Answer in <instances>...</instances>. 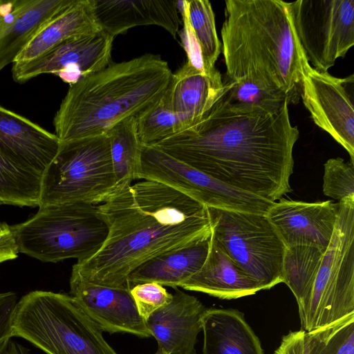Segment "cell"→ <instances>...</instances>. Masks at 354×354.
<instances>
[{
	"instance_id": "17",
	"label": "cell",
	"mask_w": 354,
	"mask_h": 354,
	"mask_svg": "<svg viewBox=\"0 0 354 354\" xmlns=\"http://www.w3.org/2000/svg\"><path fill=\"white\" fill-rule=\"evenodd\" d=\"M171 300L146 321V325L167 354H196L198 335L207 310L196 297L174 288Z\"/></svg>"
},
{
	"instance_id": "33",
	"label": "cell",
	"mask_w": 354,
	"mask_h": 354,
	"mask_svg": "<svg viewBox=\"0 0 354 354\" xmlns=\"http://www.w3.org/2000/svg\"><path fill=\"white\" fill-rule=\"evenodd\" d=\"M17 304L16 293H0V345L12 337V325Z\"/></svg>"
},
{
	"instance_id": "4",
	"label": "cell",
	"mask_w": 354,
	"mask_h": 354,
	"mask_svg": "<svg viewBox=\"0 0 354 354\" xmlns=\"http://www.w3.org/2000/svg\"><path fill=\"white\" fill-rule=\"evenodd\" d=\"M172 72L159 55L111 62L69 86L54 118L61 144L104 134L116 124L137 118L165 93Z\"/></svg>"
},
{
	"instance_id": "3",
	"label": "cell",
	"mask_w": 354,
	"mask_h": 354,
	"mask_svg": "<svg viewBox=\"0 0 354 354\" xmlns=\"http://www.w3.org/2000/svg\"><path fill=\"white\" fill-rule=\"evenodd\" d=\"M221 29L227 80L250 82L296 104L310 65L297 37L288 2L227 0Z\"/></svg>"
},
{
	"instance_id": "2",
	"label": "cell",
	"mask_w": 354,
	"mask_h": 354,
	"mask_svg": "<svg viewBox=\"0 0 354 354\" xmlns=\"http://www.w3.org/2000/svg\"><path fill=\"white\" fill-rule=\"evenodd\" d=\"M97 207L109 225L107 237L72 268L101 286L131 289L128 277L138 266L212 234L205 205L154 180L117 185Z\"/></svg>"
},
{
	"instance_id": "37",
	"label": "cell",
	"mask_w": 354,
	"mask_h": 354,
	"mask_svg": "<svg viewBox=\"0 0 354 354\" xmlns=\"http://www.w3.org/2000/svg\"><path fill=\"white\" fill-rule=\"evenodd\" d=\"M153 354H167V353H165L164 351H162L161 348H158L157 351Z\"/></svg>"
},
{
	"instance_id": "24",
	"label": "cell",
	"mask_w": 354,
	"mask_h": 354,
	"mask_svg": "<svg viewBox=\"0 0 354 354\" xmlns=\"http://www.w3.org/2000/svg\"><path fill=\"white\" fill-rule=\"evenodd\" d=\"M210 238L156 257L135 269L128 277L130 287L156 282L173 288L198 272L205 263Z\"/></svg>"
},
{
	"instance_id": "12",
	"label": "cell",
	"mask_w": 354,
	"mask_h": 354,
	"mask_svg": "<svg viewBox=\"0 0 354 354\" xmlns=\"http://www.w3.org/2000/svg\"><path fill=\"white\" fill-rule=\"evenodd\" d=\"M301 97L314 123L347 151L354 164V75L336 77L309 65Z\"/></svg>"
},
{
	"instance_id": "32",
	"label": "cell",
	"mask_w": 354,
	"mask_h": 354,
	"mask_svg": "<svg viewBox=\"0 0 354 354\" xmlns=\"http://www.w3.org/2000/svg\"><path fill=\"white\" fill-rule=\"evenodd\" d=\"M224 80L227 84V95L234 102L247 105L274 106L286 102L250 82H234L225 77Z\"/></svg>"
},
{
	"instance_id": "31",
	"label": "cell",
	"mask_w": 354,
	"mask_h": 354,
	"mask_svg": "<svg viewBox=\"0 0 354 354\" xmlns=\"http://www.w3.org/2000/svg\"><path fill=\"white\" fill-rule=\"evenodd\" d=\"M137 310L146 321L156 310L168 304L172 294L163 286L156 282H146L133 286L130 289Z\"/></svg>"
},
{
	"instance_id": "1",
	"label": "cell",
	"mask_w": 354,
	"mask_h": 354,
	"mask_svg": "<svg viewBox=\"0 0 354 354\" xmlns=\"http://www.w3.org/2000/svg\"><path fill=\"white\" fill-rule=\"evenodd\" d=\"M194 125L153 145L230 187L272 202L290 192L293 148L299 137L288 102L241 104L227 84Z\"/></svg>"
},
{
	"instance_id": "16",
	"label": "cell",
	"mask_w": 354,
	"mask_h": 354,
	"mask_svg": "<svg viewBox=\"0 0 354 354\" xmlns=\"http://www.w3.org/2000/svg\"><path fill=\"white\" fill-rule=\"evenodd\" d=\"M60 146L55 133L0 105V153L10 161L42 176Z\"/></svg>"
},
{
	"instance_id": "38",
	"label": "cell",
	"mask_w": 354,
	"mask_h": 354,
	"mask_svg": "<svg viewBox=\"0 0 354 354\" xmlns=\"http://www.w3.org/2000/svg\"><path fill=\"white\" fill-rule=\"evenodd\" d=\"M2 205L1 202L0 201V205Z\"/></svg>"
},
{
	"instance_id": "25",
	"label": "cell",
	"mask_w": 354,
	"mask_h": 354,
	"mask_svg": "<svg viewBox=\"0 0 354 354\" xmlns=\"http://www.w3.org/2000/svg\"><path fill=\"white\" fill-rule=\"evenodd\" d=\"M178 8L183 25L178 32L181 43L200 52L205 73L216 71L215 64L222 45L217 35L211 3L207 0L178 1Z\"/></svg>"
},
{
	"instance_id": "14",
	"label": "cell",
	"mask_w": 354,
	"mask_h": 354,
	"mask_svg": "<svg viewBox=\"0 0 354 354\" xmlns=\"http://www.w3.org/2000/svg\"><path fill=\"white\" fill-rule=\"evenodd\" d=\"M69 283L70 295L102 331L128 333L142 338L151 337L130 289L91 283L73 268Z\"/></svg>"
},
{
	"instance_id": "20",
	"label": "cell",
	"mask_w": 354,
	"mask_h": 354,
	"mask_svg": "<svg viewBox=\"0 0 354 354\" xmlns=\"http://www.w3.org/2000/svg\"><path fill=\"white\" fill-rule=\"evenodd\" d=\"M224 88L221 74L218 70L205 73L186 62L172 73L165 95L171 109L187 129L213 106Z\"/></svg>"
},
{
	"instance_id": "23",
	"label": "cell",
	"mask_w": 354,
	"mask_h": 354,
	"mask_svg": "<svg viewBox=\"0 0 354 354\" xmlns=\"http://www.w3.org/2000/svg\"><path fill=\"white\" fill-rule=\"evenodd\" d=\"M203 354H265L244 314L234 308H207L202 319Z\"/></svg>"
},
{
	"instance_id": "26",
	"label": "cell",
	"mask_w": 354,
	"mask_h": 354,
	"mask_svg": "<svg viewBox=\"0 0 354 354\" xmlns=\"http://www.w3.org/2000/svg\"><path fill=\"white\" fill-rule=\"evenodd\" d=\"M107 135L117 185L132 183L137 180L141 157L136 118H129L121 121L113 126Z\"/></svg>"
},
{
	"instance_id": "9",
	"label": "cell",
	"mask_w": 354,
	"mask_h": 354,
	"mask_svg": "<svg viewBox=\"0 0 354 354\" xmlns=\"http://www.w3.org/2000/svg\"><path fill=\"white\" fill-rule=\"evenodd\" d=\"M212 236L263 290L283 282L286 247L266 214L207 207Z\"/></svg>"
},
{
	"instance_id": "10",
	"label": "cell",
	"mask_w": 354,
	"mask_h": 354,
	"mask_svg": "<svg viewBox=\"0 0 354 354\" xmlns=\"http://www.w3.org/2000/svg\"><path fill=\"white\" fill-rule=\"evenodd\" d=\"M138 179L165 184L207 207L266 214L274 203L230 187L156 147L142 144Z\"/></svg>"
},
{
	"instance_id": "11",
	"label": "cell",
	"mask_w": 354,
	"mask_h": 354,
	"mask_svg": "<svg viewBox=\"0 0 354 354\" xmlns=\"http://www.w3.org/2000/svg\"><path fill=\"white\" fill-rule=\"evenodd\" d=\"M288 6L308 63L328 72L354 45V0H297Z\"/></svg>"
},
{
	"instance_id": "22",
	"label": "cell",
	"mask_w": 354,
	"mask_h": 354,
	"mask_svg": "<svg viewBox=\"0 0 354 354\" xmlns=\"http://www.w3.org/2000/svg\"><path fill=\"white\" fill-rule=\"evenodd\" d=\"M100 30L93 0H74L33 35L12 64L30 62L67 39Z\"/></svg>"
},
{
	"instance_id": "5",
	"label": "cell",
	"mask_w": 354,
	"mask_h": 354,
	"mask_svg": "<svg viewBox=\"0 0 354 354\" xmlns=\"http://www.w3.org/2000/svg\"><path fill=\"white\" fill-rule=\"evenodd\" d=\"M283 283L295 297L301 329L306 332L354 314V198L338 202L326 250L311 245L286 248Z\"/></svg>"
},
{
	"instance_id": "13",
	"label": "cell",
	"mask_w": 354,
	"mask_h": 354,
	"mask_svg": "<svg viewBox=\"0 0 354 354\" xmlns=\"http://www.w3.org/2000/svg\"><path fill=\"white\" fill-rule=\"evenodd\" d=\"M113 39L103 30L71 38L34 61L12 64V77L24 84L39 75L53 74L70 86L109 64Z\"/></svg>"
},
{
	"instance_id": "8",
	"label": "cell",
	"mask_w": 354,
	"mask_h": 354,
	"mask_svg": "<svg viewBox=\"0 0 354 354\" xmlns=\"http://www.w3.org/2000/svg\"><path fill=\"white\" fill-rule=\"evenodd\" d=\"M107 134L61 144L42 174L39 206L102 203L116 187Z\"/></svg>"
},
{
	"instance_id": "6",
	"label": "cell",
	"mask_w": 354,
	"mask_h": 354,
	"mask_svg": "<svg viewBox=\"0 0 354 354\" xmlns=\"http://www.w3.org/2000/svg\"><path fill=\"white\" fill-rule=\"evenodd\" d=\"M102 332L71 295L46 290L18 301L12 325V337L46 354H118Z\"/></svg>"
},
{
	"instance_id": "7",
	"label": "cell",
	"mask_w": 354,
	"mask_h": 354,
	"mask_svg": "<svg viewBox=\"0 0 354 354\" xmlns=\"http://www.w3.org/2000/svg\"><path fill=\"white\" fill-rule=\"evenodd\" d=\"M27 221L11 225L19 252L42 262L77 261L95 254L109 225L97 205L65 203L38 207Z\"/></svg>"
},
{
	"instance_id": "19",
	"label": "cell",
	"mask_w": 354,
	"mask_h": 354,
	"mask_svg": "<svg viewBox=\"0 0 354 354\" xmlns=\"http://www.w3.org/2000/svg\"><path fill=\"white\" fill-rule=\"evenodd\" d=\"M94 13L101 30L112 37L140 26L163 28L174 39L180 19L174 0H93Z\"/></svg>"
},
{
	"instance_id": "34",
	"label": "cell",
	"mask_w": 354,
	"mask_h": 354,
	"mask_svg": "<svg viewBox=\"0 0 354 354\" xmlns=\"http://www.w3.org/2000/svg\"><path fill=\"white\" fill-rule=\"evenodd\" d=\"M274 354H310L306 331H290L282 336Z\"/></svg>"
},
{
	"instance_id": "18",
	"label": "cell",
	"mask_w": 354,
	"mask_h": 354,
	"mask_svg": "<svg viewBox=\"0 0 354 354\" xmlns=\"http://www.w3.org/2000/svg\"><path fill=\"white\" fill-rule=\"evenodd\" d=\"M74 0H0V72L33 35Z\"/></svg>"
},
{
	"instance_id": "28",
	"label": "cell",
	"mask_w": 354,
	"mask_h": 354,
	"mask_svg": "<svg viewBox=\"0 0 354 354\" xmlns=\"http://www.w3.org/2000/svg\"><path fill=\"white\" fill-rule=\"evenodd\" d=\"M136 128L140 143L148 146L185 129L183 121L169 105L165 93L159 101L136 118Z\"/></svg>"
},
{
	"instance_id": "36",
	"label": "cell",
	"mask_w": 354,
	"mask_h": 354,
	"mask_svg": "<svg viewBox=\"0 0 354 354\" xmlns=\"http://www.w3.org/2000/svg\"><path fill=\"white\" fill-rule=\"evenodd\" d=\"M0 354H30V351L10 338L0 345Z\"/></svg>"
},
{
	"instance_id": "27",
	"label": "cell",
	"mask_w": 354,
	"mask_h": 354,
	"mask_svg": "<svg viewBox=\"0 0 354 354\" xmlns=\"http://www.w3.org/2000/svg\"><path fill=\"white\" fill-rule=\"evenodd\" d=\"M41 176L19 167L0 153V201L19 207H39Z\"/></svg>"
},
{
	"instance_id": "21",
	"label": "cell",
	"mask_w": 354,
	"mask_h": 354,
	"mask_svg": "<svg viewBox=\"0 0 354 354\" xmlns=\"http://www.w3.org/2000/svg\"><path fill=\"white\" fill-rule=\"evenodd\" d=\"M180 287L227 300L252 295L263 290L258 281L235 263L212 234L203 266Z\"/></svg>"
},
{
	"instance_id": "35",
	"label": "cell",
	"mask_w": 354,
	"mask_h": 354,
	"mask_svg": "<svg viewBox=\"0 0 354 354\" xmlns=\"http://www.w3.org/2000/svg\"><path fill=\"white\" fill-rule=\"evenodd\" d=\"M19 252L11 225L0 221V263L16 259Z\"/></svg>"
},
{
	"instance_id": "30",
	"label": "cell",
	"mask_w": 354,
	"mask_h": 354,
	"mask_svg": "<svg viewBox=\"0 0 354 354\" xmlns=\"http://www.w3.org/2000/svg\"><path fill=\"white\" fill-rule=\"evenodd\" d=\"M323 192L333 199L354 198V164L341 158L328 159L324 163Z\"/></svg>"
},
{
	"instance_id": "15",
	"label": "cell",
	"mask_w": 354,
	"mask_h": 354,
	"mask_svg": "<svg viewBox=\"0 0 354 354\" xmlns=\"http://www.w3.org/2000/svg\"><path fill=\"white\" fill-rule=\"evenodd\" d=\"M338 202L307 203L281 198L266 214L286 248L311 245L326 250L332 239Z\"/></svg>"
},
{
	"instance_id": "29",
	"label": "cell",
	"mask_w": 354,
	"mask_h": 354,
	"mask_svg": "<svg viewBox=\"0 0 354 354\" xmlns=\"http://www.w3.org/2000/svg\"><path fill=\"white\" fill-rule=\"evenodd\" d=\"M306 333L310 354H354V314Z\"/></svg>"
}]
</instances>
